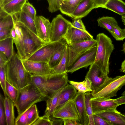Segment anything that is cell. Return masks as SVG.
I'll list each match as a JSON object with an SVG mask.
<instances>
[{
  "mask_svg": "<svg viewBox=\"0 0 125 125\" xmlns=\"http://www.w3.org/2000/svg\"><path fill=\"white\" fill-rule=\"evenodd\" d=\"M48 4V9L52 13L59 10L60 5L63 0H47Z\"/></svg>",
  "mask_w": 125,
  "mask_h": 125,
  "instance_id": "obj_42",
  "label": "cell"
},
{
  "mask_svg": "<svg viewBox=\"0 0 125 125\" xmlns=\"http://www.w3.org/2000/svg\"><path fill=\"white\" fill-rule=\"evenodd\" d=\"M120 70L121 72L125 73V59L122 63Z\"/></svg>",
  "mask_w": 125,
  "mask_h": 125,
  "instance_id": "obj_54",
  "label": "cell"
},
{
  "mask_svg": "<svg viewBox=\"0 0 125 125\" xmlns=\"http://www.w3.org/2000/svg\"><path fill=\"white\" fill-rule=\"evenodd\" d=\"M51 23L52 28L50 42L57 41L64 38L69 28L72 26V22L61 14L54 18Z\"/></svg>",
  "mask_w": 125,
  "mask_h": 125,
  "instance_id": "obj_8",
  "label": "cell"
},
{
  "mask_svg": "<svg viewBox=\"0 0 125 125\" xmlns=\"http://www.w3.org/2000/svg\"><path fill=\"white\" fill-rule=\"evenodd\" d=\"M13 0H0V7H1L5 4Z\"/></svg>",
  "mask_w": 125,
  "mask_h": 125,
  "instance_id": "obj_53",
  "label": "cell"
},
{
  "mask_svg": "<svg viewBox=\"0 0 125 125\" xmlns=\"http://www.w3.org/2000/svg\"><path fill=\"white\" fill-rule=\"evenodd\" d=\"M93 114L101 112L117 110L119 105L114 99H91Z\"/></svg>",
  "mask_w": 125,
  "mask_h": 125,
  "instance_id": "obj_16",
  "label": "cell"
},
{
  "mask_svg": "<svg viewBox=\"0 0 125 125\" xmlns=\"http://www.w3.org/2000/svg\"><path fill=\"white\" fill-rule=\"evenodd\" d=\"M122 51L125 53V42L124 43L123 46V49Z\"/></svg>",
  "mask_w": 125,
  "mask_h": 125,
  "instance_id": "obj_55",
  "label": "cell"
},
{
  "mask_svg": "<svg viewBox=\"0 0 125 125\" xmlns=\"http://www.w3.org/2000/svg\"><path fill=\"white\" fill-rule=\"evenodd\" d=\"M68 45L67 43L64 44L51 57L48 63L51 69L56 66L60 62Z\"/></svg>",
  "mask_w": 125,
  "mask_h": 125,
  "instance_id": "obj_31",
  "label": "cell"
},
{
  "mask_svg": "<svg viewBox=\"0 0 125 125\" xmlns=\"http://www.w3.org/2000/svg\"><path fill=\"white\" fill-rule=\"evenodd\" d=\"M27 1L13 0L2 7H0V9L8 14L12 15L21 12L24 4Z\"/></svg>",
  "mask_w": 125,
  "mask_h": 125,
  "instance_id": "obj_21",
  "label": "cell"
},
{
  "mask_svg": "<svg viewBox=\"0 0 125 125\" xmlns=\"http://www.w3.org/2000/svg\"><path fill=\"white\" fill-rule=\"evenodd\" d=\"M122 21L123 22L124 24L125 25V18L122 17ZM125 30V28L124 29Z\"/></svg>",
  "mask_w": 125,
  "mask_h": 125,
  "instance_id": "obj_56",
  "label": "cell"
},
{
  "mask_svg": "<svg viewBox=\"0 0 125 125\" xmlns=\"http://www.w3.org/2000/svg\"><path fill=\"white\" fill-rule=\"evenodd\" d=\"M34 21L37 36L45 43L50 42L52 27L49 20L40 16H37Z\"/></svg>",
  "mask_w": 125,
  "mask_h": 125,
  "instance_id": "obj_12",
  "label": "cell"
},
{
  "mask_svg": "<svg viewBox=\"0 0 125 125\" xmlns=\"http://www.w3.org/2000/svg\"><path fill=\"white\" fill-rule=\"evenodd\" d=\"M67 43L64 38L56 42L45 43L26 59L30 61L48 62L52 55L64 44Z\"/></svg>",
  "mask_w": 125,
  "mask_h": 125,
  "instance_id": "obj_6",
  "label": "cell"
},
{
  "mask_svg": "<svg viewBox=\"0 0 125 125\" xmlns=\"http://www.w3.org/2000/svg\"><path fill=\"white\" fill-rule=\"evenodd\" d=\"M108 77V75L103 73L97 66L93 63L90 65L85 78H88L91 82L92 91L100 86Z\"/></svg>",
  "mask_w": 125,
  "mask_h": 125,
  "instance_id": "obj_14",
  "label": "cell"
},
{
  "mask_svg": "<svg viewBox=\"0 0 125 125\" xmlns=\"http://www.w3.org/2000/svg\"><path fill=\"white\" fill-rule=\"evenodd\" d=\"M6 95L14 103L17 100L19 90L10 84L7 80L5 83Z\"/></svg>",
  "mask_w": 125,
  "mask_h": 125,
  "instance_id": "obj_35",
  "label": "cell"
},
{
  "mask_svg": "<svg viewBox=\"0 0 125 125\" xmlns=\"http://www.w3.org/2000/svg\"><path fill=\"white\" fill-rule=\"evenodd\" d=\"M122 95H125V90L122 94Z\"/></svg>",
  "mask_w": 125,
  "mask_h": 125,
  "instance_id": "obj_58",
  "label": "cell"
},
{
  "mask_svg": "<svg viewBox=\"0 0 125 125\" xmlns=\"http://www.w3.org/2000/svg\"><path fill=\"white\" fill-rule=\"evenodd\" d=\"M7 125L4 106V97L0 94V125Z\"/></svg>",
  "mask_w": 125,
  "mask_h": 125,
  "instance_id": "obj_39",
  "label": "cell"
},
{
  "mask_svg": "<svg viewBox=\"0 0 125 125\" xmlns=\"http://www.w3.org/2000/svg\"><path fill=\"white\" fill-rule=\"evenodd\" d=\"M68 81L67 73L44 75L30 74L29 83L36 86L48 97L64 87L68 84Z\"/></svg>",
  "mask_w": 125,
  "mask_h": 125,
  "instance_id": "obj_1",
  "label": "cell"
},
{
  "mask_svg": "<svg viewBox=\"0 0 125 125\" xmlns=\"http://www.w3.org/2000/svg\"><path fill=\"white\" fill-rule=\"evenodd\" d=\"M68 82L78 90L79 93H85L92 91L91 83L88 78H85L83 81L81 82L71 81H69Z\"/></svg>",
  "mask_w": 125,
  "mask_h": 125,
  "instance_id": "obj_32",
  "label": "cell"
},
{
  "mask_svg": "<svg viewBox=\"0 0 125 125\" xmlns=\"http://www.w3.org/2000/svg\"><path fill=\"white\" fill-rule=\"evenodd\" d=\"M125 85V74L108 77L99 88L91 92L93 99H109L116 96L118 91Z\"/></svg>",
  "mask_w": 125,
  "mask_h": 125,
  "instance_id": "obj_5",
  "label": "cell"
},
{
  "mask_svg": "<svg viewBox=\"0 0 125 125\" xmlns=\"http://www.w3.org/2000/svg\"><path fill=\"white\" fill-rule=\"evenodd\" d=\"M9 60L3 53L0 52V67L7 65Z\"/></svg>",
  "mask_w": 125,
  "mask_h": 125,
  "instance_id": "obj_48",
  "label": "cell"
},
{
  "mask_svg": "<svg viewBox=\"0 0 125 125\" xmlns=\"http://www.w3.org/2000/svg\"><path fill=\"white\" fill-rule=\"evenodd\" d=\"M14 26L12 16L7 14L0 9V30L3 29L11 30Z\"/></svg>",
  "mask_w": 125,
  "mask_h": 125,
  "instance_id": "obj_33",
  "label": "cell"
},
{
  "mask_svg": "<svg viewBox=\"0 0 125 125\" xmlns=\"http://www.w3.org/2000/svg\"><path fill=\"white\" fill-rule=\"evenodd\" d=\"M11 30L8 29H3L0 30V41L10 37Z\"/></svg>",
  "mask_w": 125,
  "mask_h": 125,
  "instance_id": "obj_46",
  "label": "cell"
},
{
  "mask_svg": "<svg viewBox=\"0 0 125 125\" xmlns=\"http://www.w3.org/2000/svg\"><path fill=\"white\" fill-rule=\"evenodd\" d=\"M94 9L93 0H81L70 17L73 19H82Z\"/></svg>",
  "mask_w": 125,
  "mask_h": 125,
  "instance_id": "obj_18",
  "label": "cell"
},
{
  "mask_svg": "<svg viewBox=\"0 0 125 125\" xmlns=\"http://www.w3.org/2000/svg\"><path fill=\"white\" fill-rule=\"evenodd\" d=\"M22 11L26 12L34 20L36 16V11L33 5L29 2H26L24 4Z\"/></svg>",
  "mask_w": 125,
  "mask_h": 125,
  "instance_id": "obj_40",
  "label": "cell"
},
{
  "mask_svg": "<svg viewBox=\"0 0 125 125\" xmlns=\"http://www.w3.org/2000/svg\"><path fill=\"white\" fill-rule=\"evenodd\" d=\"M4 106L7 125H14V103L7 95L4 96Z\"/></svg>",
  "mask_w": 125,
  "mask_h": 125,
  "instance_id": "obj_25",
  "label": "cell"
},
{
  "mask_svg": "<svg viewBox=\"0 0 125 125\" xmlns=\"http://www.w3.org/2000/svg\"><path fill=\"white\" fill-rule=\"evenodd\" d=\"M10 37L13 39V41L16 39V33L14 26L11 31Z\"/></svg>",
  "mask_w": 125,
  "mask_h": 125,
  "instance_id": "obj_52",
  "label": "cell"
},
{
  "mask_svg": "<svg viewBox=\"0 0 125 125\" xmlns=\"http://www.w3.org/2000/svg\"><path fill=\"white\" fill-rule=\"evenodd\" d=\"M121 115L122 118L125 121V115L122 114L121 113Z\"/></svg>",
  "mask_w": 125,
  "mask_h": 125,
  "instance_id": "obj_57",
  "label": "cell"
},
{
  "mask_svg": "<svg viewBox=\"0 0 125 125\" xmlns=\"http://www.w3.org/2000/svg\"><path fill=\"white\" fill-rule=\"evenodd\" d=\"M105 8L122 16L125 15V2L122 0H109Z\"/></svg>",
  "mask_w": 125,
  "mask_h": 125,
  "instance_id": "obj_27",
  "label": "cell"
},
{
  "mask_svg": "<svg viewBox=\"0 0 125 125\" xmlns=\"http://www.w3.org/2000/svg\"><path fill=\"white\" fill-rule=\"evenodd\" d=\"M82 19H73L72 26L75 28L85 31H86L85 26L83 22Z\"/></svg>",
  "mask_w": 125,
  "mask_h": 125,
  "instance_id": "obj_44",
  "label": "cell"
},
{
  "mask_svg": "<svg viewBox=\"0 0 125 125\" xmlns=\"http://www.w3.org/2000/svg\"><path fill=\"white\" fill-rule=\"evenodd\" d=\"M14 20L16 21L21 30L26 59L45 43L24 24L19 21Z\"/></svg>",
  "mask_w": 125,
  "mask_h": 125,
  "instance_id": "obj_7",
  "label": "cell"
},
{
  "mask_svg": "<svg viewBox=\"0 0 125 125\" xmlns=\"http://www.w3.org/2000/svg\"><path fill=\"white\" fill-rule=\"evenodd\" d=\"M122 17L124 18H125V15H124V16H122Z\"/></svg>",
  "mask_w": 125,
  "mask_h": 125,
  "instance_id": "obj_59",
  "label": "cell"
},
{
  "mask_svg": "<svg viewBox=\"0 0 125 125\" xmlns=\"http://www.w3.org/2000/svg\"><path fill=\"white\" fill-rule=\"evenodd\" d=\"M13 39L9 37L0 41V52L4 54L9 60L13 55L14 51Z\"/></svg>",
  "mask_w": 125,
  "mask_h": 125,
  "instance_id": "obj_26",
  "label": "cell"
},
{
  "mask_svg": "<svg viewBox=\"0 0 125 125\" xmlns=\"http://www.w3.org/2000/svg\"><path fill=\"white\" fill-rule=\"evenodd\" d=\"M121 114L116 110L104 111L94 114L101 116L111 125H125V121L122 117Z\"/></svg>",
  "mask_w": 125,
  "mask_h": 125,
  "instance_id": "obj_19",
  "label": "cell"
},
{
  "mask_svg": "<svg viewBox=\"0 0 125 125\" xmlns=\"http://www.w3.org/2000/svg\"><path fill=\"white\" fill-rule=\"evenodd\" d=\"M114 100L115 102L119 106L125 104V95H123L121 97Z\"/></svg>",
  "mask_w": 125,
  "mask_h": 125,
  "instance_id": "obj_50",
  "label": "cell"
},
{
  "mask_svg": "<svg viewBox=\"0 0 125 125\" xmlns=\"http://www.w3.org/2000/svg\"><path fill=\"white\" fill-rule=\"evenodd\" d=\"M39 117L36 105L34 104L32 105L31 108L28 113L27 125H32Z\"/></svg>",
  "mask_w": 125,
  "mask_h": 125,
  "instance_id": "obj_36",
  "label": "cell"
},
{
  "mask_svg": "<svg viewBox=\"0 0 125 125\" xmlns=\"http://www.w3.org/2000/svg\"><path fill=\"white\" fill-rule=\"evenodd\" d=\"M64 87L47 97L45 115L48 117H50L51 116H53L57 106L60 95Z\"/></svg>",
  "mask_w": 125,
  "mask_h": 125,
  "instance_id": "obj_23",
  "label": "cell"
},
{
  "mask_svg": "<svg viewBox=\"0 0 125 125\" xmlns=\"http://www.w3.org/2000/svg\"><path fill=\"white\" fill-rule=\"evenodd\" d=\"M90 92H88L85 93L86 106L89 118L88 125H94L93 118V113L91 101L92 96Z\"/></svg>",
  "mask_w": 125,
  "mask_h": 125,
  "instance_id": "obj_34",
  "label": "cell"
},
{
  "mask_svg": "<svg viewBox=\"0 0 125 125\" xmlns=\"http://www.w3.org/2000/svg\"><path fill=\"white\" fill-rule=\"evenodd\" d=\"M81 0H63L60 5L59 10L63 14L70 17Z\"/></svg>",
  "mask_w": 125,
  "mask_h": 125,
  "instance_id": "obj_28",
  "label": "cell"
},
{
  "mask_svg": "<svg viewBox=\"0 0 125 125\" xmlns=\"http://www.w3.org/2000/svg\"><path fill=\"white\" fill-rule=\"evenodd\" d=\"M97 44L91 48L80 55L68 68L67 73H72L83 68H87L94 63Z\"/></svg>",
  "mask_w": 125,
  "mask_h": 125,
  "instance_id": "obj_11",
  "label": "cell"
},
{
  "mask_svg": "<svg viewBox=\"0 0 125 125\" xmlns=\"http://www.w3.org/2000/svg\"><path fill=\"white\" fill-rule=\"evenodd\" d=\"M97 21L99 26L105 29L111 34L113 32V26L118 23L115 18L111 17L103 16L98 18Z\"/></svg>",
  "mask_w": 125,
  "mask_h": 125,
  "instance_id": "obj_30",
  "label": "cell"
},
{
  "mask_svg": "<svg viewBox=\"0 0 125 125\" xmlns=\"http://www.w3.org/2000/svg\"><path fill=\"white\" fill-rule=\"evenodd\" d=\"M32 106L21 115H18L15 119V125H27L28 114Z\"/></svg>",
  "mask_w": 125,
  "mask_h": 125,
  "instance_id": "obj_38",
  "label": "cell"
},
{
  "mask_svg": "<svg viewBox=\"0 0 125 125\" xmlns=\"http://www.w3.org/2000/svg\"><path fill=\"white\" fill-rule=\"evenodd\" d=\"M78 113L80 123L83 125H88L89 120L87 113L85 93L78 92L74 98Z\"/></svg>",
  "mask_w": 125,
  "mask_h": 125,
  "instance_id": "obj_17",
  "label": "cell"
},
{
  "mask_svg": "<svg viewBox=\"0 0 125 125\" xmlns=\"http://www.w3.org/2000/svg\"><path fill=\"white\" fill-rule=\"evenodd\" d=\"M96 40L97 48L94 63L108 75L109 73V59L114 49V45L110 38L104 33L98 34Z\"/></svg>",
  "mask_w": 125,
  "mask_h": 125,
  "instance_id": "obj_3",
  "label": "cell"
},
{
  "mask_svg": "<svg viewBox=\"0 0 125 125\" xmlns=\"http://www.w3.org/2000/svg\"><path fill=\"white\" fill-rule=\"evenodd\" d=\"M13 20L14 27L16 34V39L13 41L14 42L16 45L18 54L21 59L22 60L25 59L26 57L21 30L16 21L14 19Z\"/></svg>",
  "mask_w": 125,
  "mask_h": 125,
  "instance_id": "obj_20",
  "label": "cell"
},
{
  "mask_svg": "<svg viewBox=\"0 0 125 125\" xmlns=\"http://www.w3.org/2000/svg\"><path fill=\"white\" fill-rule=\"evenodd\" d=\"M77 93L73 85L68 84L63 88L60 95L56 109L69 100L74 98Z\"/></svg>",
  "mask_w": 125,
  "mask_h": 125,
  "instance_id": "obj_22",
  "label": "cell"
},
{
  "mask_svg": "<svg viewBox=\"0 0 125 125\" xmlns=\"http://www.w3.org/2000/svg\"><path fill=\"white\" fill-rule=\"evenodd\" d=\"M6 65L0 67V82L1 87L4 96L6 95L5 92V83L6 80Z\"/></svg>",
  "mask_w": 125,
  "mask_h": 125,
  "instance_id": "obj_41",
  "label": "cell"
},
{
  "mask_svg": "<svg viewBox=\"0 0 125 125\" xmlns=\"http://www.w3.org/2000/svg\"><path fill=\"white\" fill-rule=\"evenodd\" d=\"M47 97V95L42 93L36 86L29 83L27 86L19 90L17 100L14 103L18 115L33 104L44 100Z\"/></svg>",
  "mask_w": 125,
  "mask_h": 125,
  "instance_id": "obj_4",
  "label": "cell"
},
{
  "mask_svg": "<svg viewBox=\"0 0 125 125\" xmlns=\"http://www.w3.org/2000/svg\"><path fill=\"white\" fill-rule=\"evenodd\" d=\"M53 117L63 120H75L80 122L79 115L74 99L69 100L56 108Z\"/></svg>",
  "mask_w": 125,
  "mask_h": 125,
  "instance_id": "obj_10",
  "label": "cell"
},
{
  "mask_svg": "<svg viewBox=\"0 0 125 125\" xmlns=\"http://www.w3.org/2000/svg\"><path fill=\"white\" fill-rule=\"evenodd\" d=\"M113 31L111 34L117 41H122L125 39V30L121 28L118 24L114 25L113 27Z\"/></svg>",
  "mask_w": 125,
  "mask_h": 125,
  "instance_id": "obj_37",
  "label": "cell"
},
{
  "mask_svg": "<svg viewBox=\"0 0 125 125\" xmlns=\"http://www.w3.org/2000/svg\"><path fill=\"white\" fill-rule=\"evenodd\" d=\"M52 121L45 115L40 117L32 125H52Z\"/></svg>",
  "mask_w": 125,
  "mask_h": 125,
  "instance_id": "obj_43",
  "label": "cell"
},
{
  "mask_svg": "<svg viewBox=\"0 0 125 125\" xmlns=\"http://www.w3.org/2000/svg\"><path fill=\"white\" fill-rule=\"evenodd\" d=\"M93 118L94 125H111L109 122L96 115L93 114Z\"/></svg>",
  "mask_w": 125,
  "mask_h": 125,
  "instance_id": "obj_45",
  "label": "cell"
},
{
  "mask_svg": "<svg viewBox=\"0 0 125 125\" xmlns=\"http://www.w3.org/2000/svg\"><path fill=\"white\" fill-rule=\"evenodd\" d=\"M6 80L20 90L29 83L30 74L26 71L22 60L15 51L6 66Z\"/></svg>",
  "mask_w": 125,
  "mask_h": 125,
  "instance_id": "obj_2",
  "label": "cell"
},
{
  "mask_svg": "<svg viewBox=\"0 0 125 125\" xmlns=\"http://www.w3.org/2000/svg\"><path fill=\"white\" fill-rule=\"evenodd\" d=\"M64 125H81L82 124L78 121L72 119L63 120Z\"/></svg>",
  "mask_w": 125,
  "mask_h": 125,
  "instance_id": "obj_49",
  "label": "cell"
},
{
  "mask_svg": "<svg viewBox=\"0 0 125 125\" xmlns=\"http://www.w3.org/2000/svg\"><path fill=\"white\" fill-rule=\"evenodd\" d=\"M67 47L68 46L61 60L56 66L52 69L50 74H58L67 73L68 62Z\"/></svg>",
  "mask_w": 125,
  "mask_h": 125,
  "instance_id": "obj_29",
  "label": "cell"
},
{
  "mask_svg": "<svg viewBox=\"0 0 125 125\" xmlns=\"http://www.w3.org/2000/svg\"><path fill=\"white\" fill-rule=\"evenodd\" d=\"M22 61L24 68L30 74L44 75L51 73L52 69L47 62L33 61L26 59Z\"/></svg>",
  "mask_w": 125,
  "mask_h": 125,
  "instance_id": "obj_13",
  "label": "cell"
},
{
  "mask_svg": "<svg viewBox=\"0 0 125 125\" xmlns=\"http://www.w3.org/2000/svg\"><path fill=\"white\" fill-rule=\"evenodd\" d=\"M12 16L14 19L23 24L37 35L34 20L26 12L22 10L20 13L13 15Z\"/></svg>",
  "mask_w": 125,
  "mask_h": 125,
  "instance_id": "obj_24",
  "label": "cell"
},
{
  "mask_svg": "<svg viewBox=\"0 0 125 125\" xmlns=\"http://www.w3.org/2000/svg\"><path fill=\"white\" fill-rule=\"evenodd\" d=\"M68 45V68L83 53L91 48L97 45V42L96 39H94Z\"/></svg>",
  "mask_w": 125,
  "mask_h": 125,
  "instance_id": "obj_9",
  "label": "cell"
},
{
  "mask_svg": "<svg viewBox=\"0 0 125 125\" xmlns=\"http://www.w3.org/2000/svg\"><path fill=\"white\" fill-rule=\"evenodd\" d=\"M64 38L68 44L94 39L93 36L87 31L81 30L72 26L69 28Z\"/></svg>",
  "mask_w": 125,
  "mask_h": 125,
  "instance_id": "obj_15",
  "label": "cell"
},
{
  "mask_svg": "<svg viewBox=\"0 0 125 125\" xmlns=\"http://www.w3.org/2000/svg\"><path fill=\"white\" fill-rule=\"evenodd\" d=\"M94 5V9L99 8H105L106 3L109 0H93Z\"/></svg>",
  "mask_w": 125,
  "mask_h": 125,
  "instance_id": "obj_47",
  "label": "cell"
},
{
  "mask_svg": "<svg viewBox=\"0 0 125 125\" xmlns=\"http://www.w3.org/2000/svg\"><path fill=\"white\" fill-rule=\"evenodd\" d=\"M52 122V125H62L63 124V119L61 118L53 119Z\"/></svg>",
  "mask_w": 125,
  "mask_h": 125,
  "instance_id": "obj_51",
  "label": "cell"
}]
</instances>
